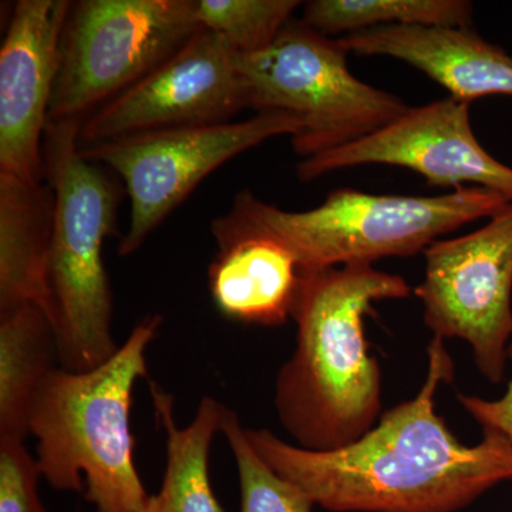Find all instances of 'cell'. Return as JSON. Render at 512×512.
<instances>
[{
    "label": "cell",
    "instance_id": "6da1fadb",
    "mask_svg": "<svg viewBox=\"0 0 512 512\" xmlns=\"http://www.w3.org/2000/svg\"><path fill=\"white\" fill-rule=\"evenodd\" d=\"M426 380L413 399L382 413L355 443L312 451L268 429H245L251 446L279 476L333 512H456L512 480V440L483 429L466 446L436 413V393L454 362L444 340L427 348Z\"/></svg>",
    "mask_w": 512,
    "mask_h": 512
},
{
    "label": "cell",
    "instance_id": "7a4b0ae2",
    "mask_svg": "<svg viewBox=\"0 0 512 512\" xmlns=\"http://www.w3.org/2000/svg\"><path fill=\"white\" fill-rule=\"evenodd\" d=\"M403 276L350 264L305 272L292 318L296 348L279 370L275 409L296 446L333 451L355 443L382 416V372L366 340L376 302L403 299Z\"/></svg>",
    "mask_w": 512,
    "mask_h": 512
},
{
    "label": "cell",
    "instance_id": "3957f363",
    "mask_svg": "<svg viewBox=\"0 0 512 512\" xmlns=\"http://www.w3.org/2000/svg\"><path fill=\"white\" fill-rule=\"evenodd\" d=\"M161 322L160 315L148 316L92 370L56 367L33 403L29 434L42 477L56 490L82 491L84 476L97 512H143L150 498L134 463L130 412Z\"/></svg>",
    "mask_w": 512,
    "mask_h": 512
},
{
    "label": "cell",
    "instance_id": "277c9868",
    "mask_svg": "<svg viewBox=\"0 0 512 512\" xmlns=\"http://www.w3.org/2000/svg\"><path fill=\"white\" fill-rule=\"evenodd\" d=\"M84 120H50L43 141L45 177L55 192L49 288L59 363L87 372L119 346L111 332L113 299L103 262L116 231L120 190L100 164L83 156Z\"/></svg>",
    "mask_w": 512,
    "mask_h": 512
},
{
    "label": "cell",
    "instance_id": "5b68a950",
    "mask_svg": "<svg viewBox=\"0 0 512 512\" xmlns=\"http://www.w3.org/2000/svg\"><path fill=\"white\" fill-rule=\"evenodd\" d=\"M508 202L501 192L483 187H461L436 197L339 188L312 210L286 211L244 190L235 197L227 217L275 238L291 249L303 271L316 272L409 258L443 235L488 220Z\"/></svg>",
    "mask_w": 512,
    "mask_h": 512
},
{
    "label": "cell",
    "instance_id": "8992f818",
    "mask_svg": "<svg viewBox=\"0 0 512 512\" xmlns=\"http://www.w3.org/2000/svg\"><path fill=\"white\" fill-rule=\"evenodd\" d=\"M348 55L338 39L291 20L268 49L235 53L247 109L298 117L305 130L292 146L303 158L355 143L409 111L399 96L357 79Z\"/></svg>",
    "mask_w": 512,
    "mask_h": 512
},
{
    "label": "cell",
    "instance_id": "52a82bcc",
    "mask_svg": "<svg viewBox=\"0 0 512 512\" xmlns=\"http://www.w3.org/2000/svg\"><path fill=\"white\" fill-rule=\"evenodd\" d=\"M200 29L195 0H80L60 47L50 120H86Z\"/></svg>",
    "mask_w": 512,
    "mask_h": 512
},
{
    "label": "cell",
    "instance_id": "ba28073f",
    "mask_svg": "<svg viewBox=\"0 0 512 512\" xmlns=\"http://www.w3.org/2000/svg\"><path fill=\"white\" fill-rule=\"evenodd\" d=\"M305 124L284 111L244 121L165 128L82 147L87 160L119 174L130 197V222L119 255L134 254L212 171L269 138L301 136Z\"/></svg>",
    "mask_w": 512,
    "mask_h": 512
},
{
    "label": "cell",
    "instance_id": "9c48e42d",
    "mask_svg": "<svg viewBox=\"0 0 512 512\" xmlns=\"http://www.w3.org/2000/svg\"><path fill=\"white\" fill-rule=\"evenodd\" d=\"M423 254L414 293L427 328L434 338L467 342L478 372L503 383L512 340V201L483 227L434 241Z\"/></svg>",
    "mask_w": 512,
    "mask_h": 512
},
{
    "label": "cell",
    "instance_id": "30bf717a",
    "mask_svg": "<svg viewBox=\"0 0 512 512\" xmlns=\"http://www.w3.org/2000/svg\"><path fill=\"white\" fill-rule=\"evenodd\" d=\"M247 109L235 52L200 28L153 72L83 121L80 146L116 138L231 121Z\"/></svg>",
    "mask_w": 512,
    "mask_h": 512
},
{
    "label": "cell",
    "instance_id": "8fae6325",
    "mask_svg": "<svg viewBox=\"0 0 512 512\" xmlns=\"http://www.w3.org/2000/svg\"><path fill=\"white\" fill-rule=\"evenodd\" d=\"M471 103L453 97L410 107L393 123L298 164L301 181L360 165H392L420 174L431 187H483L512 201V168L495 160L477 140Z\"/></svg>",
    "mask_w": 512,
    "mask_h": 512
},
{
    "label": "cell",
    "instance_id": "7c38bea8",
    "mask_svg": "<svg viewBox=\"0 0 512 512\" xmlns=\"http://www.w3.org/2000/svg\"><path fill=\"white\" fill-rule=\"evenodd\" d=\"M72 2L19 0L0 49V173L45 181L43 141Z\"/></svg>",
    "mask_w": 512,
    "mask_h": 512
},
{
    "label": "cell",
    "instance_id": "4fadbf2b",
    "mask_svg": "<svg viewBox=\"0 0 512 512\" xmlns=\"http://www.w3.org/2000/svg\"><path fill=\"white\" fill-rule=\"evenodd\" d=\"M338 40L355 55L402 60L439 83L458 101L512 97V56L473 28L387 26Z\"/></svg>",
    "mask_w": 512,
    "mask_h": 512
},
{
    "label": "cell",
    "instance_id": "5bb4252c",
    "mask_svg": "<svg viewBox=\"0 0 512 512\" xmlns=\"http://www.w3.org/2000/svg\"><path fill=\"white\" fill-rule=\"evenodd\" d=\"M217 258L208 271L215 306L225 318L282 326L292 318L305 271L291 249L227 215L212 222Z\"/></svg>",
    "mask_w": 512,
    "mask_h": 512
},
{
    "label": "cell",
    "instance_id": "9a60e30c",
    "mask_svg": "<svg viewBox=\"0 0 512 512\" xmlns=\"http://www.w3.org/2000/svg\"><path fill=\"white\" fill-rule=\"evenodd\" d=\"M53 227L55 192L47 181L33 183L0 173V313L36 303L53 322Z\"/></svg>",
    "mask_w": 512,
    "mask_h": 512
},
{
    "label": "cell",
    "instance_id": "2e32d148",
    "mask_svg": "<svg viewBox=\"0 0 512 512\" xmlns=\"http://www.w3.org/2000/svg\"><path fill=\"white\" fill-rule=\"evenodd\" d=\"M151 397L164 427L165 471L160 491L148 498L143 512H224L210 478V454L215 434L221 431L227 407L204 397L188 426L175 423L173 397L151 383Z\"/></svg>",
    "mask_w": 512,
    "mask_h": 512
},
{
    "label": "cell",
    "instance_id": "e0dca14e",
    "mask_svg": "<svg viewBox=\"0 0 512 512\" xmlns=\"http://www.w3.org/2000/svg\"><path fill=\"white\" fill-rule=\"evenodd\" d=\"M56 363L55 326L39 305L0 313V439L29 436L33 403Z\"/></svg>",
    "mask_w": 512,
    "mask_h": 512
},
{
    "label": "cell",
    "instance_id": "ac0fdd59",
    "mask_svg": "<svg viewBox=\"0 0 512 512\" xmlns=\"http://www.w3.org/2000/svg\"><path fill=\"white\" fill-rule=\"evenodd\" d=\"M467 0H309L302 22L325 36H348L387 26L473 28Z\"/></svg>",
    "mask_w": 512,
    "mask_h": 512
},
{
    "label": "cell",
    "instance_id": "d6986e66",
    "mask_svg": "<svg viewBox=\"0 0 512 512\" xmlns=\"http://www.w3.org/2000/svg\"><path fill=\"white\" fill-rule=\"evenodd\" d=\"M301 5L299 0H195V18L235 53L251 55L268 49Z\"/></svg>",
    "mask_w": 512,
    "mask_h": 512
},
{
    "label": "cell",
    "instance_id": "ffe728a7",
    "mask_svg": "<svg viewBox=\"0 0 512 512\" xmlns=\"http://www.w3.org/2000/svg\"><path fill=\"white\" fill-rule=\"evenodd\" d=\"M221 433L237 463L241 512H312L313 501L298 485L279 476L259 457L237 413L225 410Z\"/></svg>",
    "mask_w": 512,
    "mask_h": 512
},
{
    "label": "cell",
    "instance_id": "44dd1931",
    "mask_svg": "<svg viewBox=\"0 0 512 512\" xmlns=\"http://www.w3.org/2000/svg\"><path fill=\"white\" fill-rule=\"evenodd\" d=\"M40 477L25 440L0 439V512H46L37 494Z\"/></svg>",
    "mask_w": 512,
    "mask_h": 512
},
{
    "label": "cell",
    "instance_id": "7402d4cb",
    "mask_svg": "<svg viewBox=\"0 0 512 512\" xmlns=\"http://www.w3.org/2000/svg\"><path fill=\"white\" fill-rule=\"evenodd\" d=\"M508 357L512 362V340L508 348ZM458 402L483 426V429L500 431L512 440V377L500 399L487 400L483 397L458 394Z\"/></svg>",
    "mask_w": 512,
    "mask_h": 512
}]
</instances>
